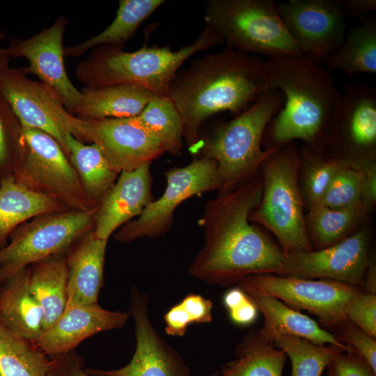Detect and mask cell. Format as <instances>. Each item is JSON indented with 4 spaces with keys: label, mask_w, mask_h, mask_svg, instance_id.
Instances as JSON below:
<instances>
[{
    "label": "cell",
    "mask_w": 376,
    "mask_h": 376,
    "mask_svg": "<svg viewBox=\"0 0 376 376\" xmlns=\"http://www.w3.org/2000/svg\"><path fill=\"white\" fill-rule=\"evenodd\" d=\"M263 189L262 178L253 177L205 203L200 219L204 242L189 266L190 275L221 286L252 275H281L283 251L249 223Z\"/></svg>",
    "instance_id": "obj_1"
},
{
    "label": "cell",
    "mask_w": 376,
    "mask_h": 376,
    "mask_svg": "<svg viewBox=\"0 0 376 376\" xmlns=\"http://www.w3.org/2000/svg\"><path fill=\"white\" fill-rule=\"evenodd\" d=\"M270 88L267 60L226 48L195 58L178 71L169 97L182 118L183 138L193 152L205 120L222 111L240 113Z\"/></svg>",
    "instance_id": "obj_2"
},
{
    "label": "cell",
    "mask_w": 376,
    "mask_h": 376,
    "mask_svg": "<svg viewBox=\"0 0 376 376\" xmlns=\"http://www.w3.org/2000/svg\"><path fill=\"white\" fill-rule=\"evenodd\" d=\"M272 88L284 103L267 125L265 149L280 148L300 139L320 150L342 93L321 65L302 54L268 58Z\"/></svg>",
    "instance_id": "obj_3"
},
{
    "label": "cell",
    "mask_w": 376,
    "mask_h": 376,
    "mask_svg": "<svg viewBox=\"0 0 376 376\" xmlns=\"http://www.w3.org/2000/svg\"><path fill=\"white\" fill-rule=\"evenodd\" d=\"M222 43L219 33L205 24L191 44L177 51L169 46L144 45L134 52H125L123 46H100L77 64L75 76L88 88L134 85L154 95L169 96L171 83L183 63L197 52Z\"/></svg>",
    "instance_id": "obj_4"
},
{
    "label": "cell",
    "mask_w": 376,
    "mask_h": 376,
    "mask_svg": "<svg viewBox=\"0 0 376 376\" xmlns=\"http://www.w3.org/2000/svg\"><path fill=\"white\" fill-rule=\"evenodd\" d=\"M284 103L281 92L270 88L233 119L218 125L193 153L213 159L222 180L220 194L249 180L279 148L262 147L265 131Z\"/></svg>",
    "instance_id": "obj_5"
},
{
    "label": "cell",
    "mask_w": 376,
    "mask_h": 376,
    "mask_svg": "<svg viewBox=\"0 0 376 376\" xmlns=\"http://www.w3.org/2000/svg\"><path fill=\"white\" fill-rule=\"evenodd\" d=\"M300 164L294 141L281 146L265 161L261 166L262 198L249 217L275 235L284 253L314 249L306 230L298 184Z\"/></svg>",
    "instance_id": "obj_6"
},
{
    "label": "cell",
    "mask_w": 376,
    "mask_h": 376,
    "mask_svg": "<svg viewBox=\"0 0 376 376\" xmlns=\"http://www.w3.org/2000/svg\"><path fill=\"white\" fill-rule=\"evenodd\" d=\"M204 20L226 48L268 58L301 54L272 0H207Z\"/></svg>",
    "instance_id": "obj_7"
},
{
    "label": "cell",
    "mask_w": 376,
    "mask_h": 376,
    "mask_svg": "<svg viewBox=\"0 0 376 376\" xmlns=\"http://www.w3.org/2000/svg\"><path fill=\"white\" fill-rule=\"evenodd\" d=\"M97 210L70 209L45 213L17 227L0 250V284L35 263L67 253L94 230Z\"/></svg>",
    "instance_id": "obj_8"
},
{
    "label": "cell",
    "mask_w": 376,
    "mask_h": 376,
    "mask_svg": "<svg viewBox=\"0 0 376 376\" xmlns=\"http://www.w3.org/2000/svg\"><path fill=\"white\" fill-rule=\"evenodd\" d=\"M24 145L13 173L15 181L35 193L49 196L69 209L92 210L77 173L59 143L40 130L22 126Z\"/></svg>",
    "instance_id": "obj_9"
},
{
    "label": "cell",
    "mask_w": 376,
    "mask_h": 376,
    "mask_svg": "<svg viewBox=\"0 0 376 376\" xmlns=\"http://www.w3.org/2000/svg\"><path fill=\"white\" fill-rule=\"evenodd\" d=\"M247 295L278 299L289 307L315 315L329 329L336 330L347 321L346 311L361 288L329 279H308L276 274H258L236 284Z\"/></svg>",
    "instance_id": "obj_10"
},
{
    "label": "cell",
    "mask_w": 376,
    "mask_h": 376,
    "mask_svg": "<svg viewBox=\"0 0 376 376\" xmlns=\"http://www.w3.org/2000/svg\"><path fill=\"white\" fill-rule=\"evenodd\" d=\"M166 187L163 194L152 201L135 220L130 221L114 234L117 242L127 244L136 240L156 238L172 227L175 209L185 200L221 189L222 180L213 159L195 158L183 167L164 173Z\"/></svg>",
    "instance_id": "obj_11"
},
{
    "label": "cell",
    "mask_w": 376,
    "mask_h": 376,
    "mask_svg": "<svg viewBox=\"0 0 376 376\" xmlns=\"http://www.w3.org/2000/svg\"><path fill=\"white\" fill-rule=\"evenodd\" d=\"M0 92L22 126L52 136L68 156L65 137L70 134L84 142L82 120L69 112L57 93L41 81L30 79L24 67L9 68L0 78Z\"/></svg>",
    "instance_id": "obj_12"
},
{
    "label": "cell",
    "mask_w": 376,
    "mask_h": 376,
    "mask_svg": "<svg viewBox=\"0 0 376 376\" xmlns=\"http://www.w3.org/2000/svg\"><path fill=\"white\" fill-rule=\"evenodd\" d=\"M368 248V233L361 228L324 249L284 253L280 276L329 279L363 288Z\"/></svg>",
    "instance_id": "obj_13"
},
{
    "label": "cell",
    "mask_w": 376,
    "mask_h": 376,
    "mask_svg": "<svg viewBox=\"0 0 376 376\" xmlns=\"http://www.w3.org/2000/svg\"><path fill=\"white\" fill-rule=\"evenodd\" d=\"M277 8L301 54L320 65L345 39V17L334 0H290Z\"/></svg>",
    "instance_id": "obj_14"
},
{
    "label": "cell",
    "mask_w": 376,
    "mask_h": 376,
    "mask_svg": "<svg viewBox=\"0 0 376 376\" xmlns=\"http://www.w3.org/2000/svg\"><path fill=\"white\" fill-rule=\"evenodd\" d=\"M149 295L131 289L128 313L135 324L136 348L125 366L110 370L86 368L92 376H190L181 355L172 348L153 326L148 314Z\"/></svg>",
    "instance_id": "obj_15"
},
{
    "label": "cell",
    "mask_w": 376,
    "mask_h": 376,
    "mask_svg": "<svg viewBox=\"0 0 376 376\" xmlns=\"http://www.w3.org/2000/svg\"><path fill=\"white\" fill-rule=\"evenodd\" d=\"M68 22L66 17L60 15L49 28L31 38L11 39L6 49L10 58H26V73L35 75L51 86L73 113L82 95L70 81L65 66L63 40Z\"/></svg>",
    "instance_id": "obj_16"
},
{
    "label": "cell",
    "mask_w": 376,
    "mask_h": 376,
    "mask_svg": "<svg viewBox=\"0 0 376 376\" xmlns=\"http://www.w3.org/2000/svg\"><path fill=\"white\" fill-rule=\"evenodd\" d=\"M331 144L340 159L360 164L373 159L376 143V92L373 87L349 83L334 111Z\"/></svg>",
    "instance_id": "obj_17"
},
{
    "label": "cell",
    "mask_w": 376,
    "mask_h": 376,
    "mask_svg": "<svg viewBox=\"0 0 376 376\" xmlns=\"http://www.w3.org/2000/svg\"><path fill=\"white\" fill-rule=\"evenodd\" d=\"M84 143L96 145L119 173L152 162L165 150L150 133L130 118L82 120Z\"/></svg>",
    "instance_id": "obj_18"
},
{
    "label": "cell",
    "mask_w": 376,
    "mask_h": 376,
    "mask_svg": "<svg viewBox=\"0 0 376 376\" xmlns=\"http://www.w3.org/2000/svg\"><path fill=\"white\" fill-rule=\"evenodd\" d=\"M130 317L128 312L107 310L98 303L67 306L33 343L53 359L75 350L91 336L123 327Z\"/></svg>",
    "instance_id": "obj_19"
},
{
    "label": "cell",
    "mask_w": 376,
    "mask_h": 376,
    "mask_svg": "<svg viewBox=\"0 0 376 376\" xmlns=\"http://www.w3.org/2000/svg\"><path fill=\"white\" fill-rule=\"evenodd\" d=\"M150 168L148 163L120 173L97 210L93 231L98 238L108 240L116 230L139 217L153 201Z\"/></svg>",
    "instance_id": "obj_20"
},
{
    "label": "cell",
    "mask_w": 376,
    "mask_h": 376,
    "mask_svg": "<svg viewBox=\"0 0 376 376\" xmlns=\"http://www.w3.org/2000/svg\"><path fill=\"white\" fill-rule=\"evenodd\" d=\"M107 241L98 238L91 230L66 253L67 306L98 303L104 282Z\"/></svg>",
    "instance_id": "obj_21"
},
{
    "label": "cell",
    "mask_w": 376,
    "mask_h": 376,
    "mask_svg": "<svg viewBox=\"0 0 376 376\" xmlns=\"http://www.w3.org/2000/svg\"><path fill=\"white\" fill-rule=\"evenodd\" d=\"M248 296L264 317L263 327L256 331L267 342L269 343L274 335L284 334L304 338L318 345H331L354 352L314 320L278 299L265 295Z\"/></svg>",
    "instance_id": "obj_22"
},
{
    "label": "cell",
    "mask_w": 376,
    "mask_h": 376,
    "mask_svg": "<svg viewBox=\"0 0 376 376\" xmlns=\"http://www.w3.org/2000/svg\"><path fill=\"white\" fill-rule=\"evenodd\" d=\"M43 310L31 295L28 267L0 284V323L33 343L44 331Z\"/></svg>",
    "instance_id": "obj_23"
},
{
    "label": "cell",
    "mask_w": 376,
    "mask_h": 376,
    "mask_svg": "<svg viewBox=\"0 0 376 376\" xmlns=\"http://www.w3.org/2000/svg\"><path fill=\"white\" fill-rule=\"evenodd\" d=\"M81 99L73 113L84 120L127 118L139 114L154 95L134 85L84 87Z\"/></svg>",
    "instance_id": "obj_24"
},
{
    "label": "cell",
    "mask_w": 376,
    "mask_h": 376,
    "mask_svg": "<svg viewBox=\"0 0 376 376\" xmlns=\"http://www.w3.org/2000/svg\"><path fill=\"white\" fill-rule=\"evenodd\" d=\"M70 210L57 200L31 191L17 183L13 175L0 179V250L12 232L40 214Z\"/></svg>",
    "instance_id": "obj_25"
},
{
    "label": "cell",
    "mask_w": 376,
    "mask_h": 376,
    "mask_svg": "<svg viewBox=\"0 0 376 376\" xmlns=\"http://www.w3.org/2000/svg\"><path fill=\"white\" fill-rule=\"evenodd\" d=\"M65 141L68 157L86 199L91 209L98 208L120 173L111 166L96 145L81 142L70 134L65 135Z\"/></svg>",
    "instance_id": "obj_26"
},
{
    "label": "cell",
    "mask_w": 376,
    "mask_h": 376,
    "mask_svg": "<svg viewBox=\"0 0 376 376\" xmlns=\"http://www.w3.org/2000/svg\"><path fill=\"white\" fill-rule=\"evenodd\" d=\"M28 270L30 292L43 310L45 330L58 320L67 306L66 253L35 263Z\"/></svg>",
    "instance_id": "obj_27"
},
{
    "label": "cell",
    "mask_w": 376,
    "mask_h": 376,
    "mask_svg": "<svg viewBox=\"0 0 376 376\" xmlns=\"http://www.w3.org/2000/svg\"><path fill=\"white\" fill-rule=\"evenodd\" d=\"M165 1L164 0H120L116 17L101 33L77 45L64 47V54L79 56L103 45L124 47L140 25Z\"/></svg>",
    "instance_id": "obj_28"
},
{
    "label": "cell",
    "mask_w": 376,
    "mask_h": 376,
    "mask_svg": "<svg viewBox=\"0 0 376 376\" xmlns=\"http://www.w3.org/2000/svg\"><path fill=\"white\" fill-rule=\"evenodd\" d=\"M235 353L234 360L211 376H283L287 355L256 331L244 336Z\"/></svg>",
    "instance_id": "obj_29"
},
{
    "label": "cell",
    "mask_w": 376,
    "mask_h": 376,
    "mask_svg": "<svg viewBox=\"0 0 376 376\" xmlns=\"http://www.w3.org/2000/svg\"><path fill=\"white\" fill-rule=\"evenodd\" d=\"M368 210L362 202L345 208L310 207L305 221L313 248L324 249L350 236L366 217Z\"/></svg>",
    "instance_id": "obj_30"
},
{
    "label": "cell",
    "mask_w": 376,
    "mask_h": 376,
    "mask_svg": "<svg viewBox=\"0 0 376 376\" xmlns=\"http://www.w3.org/2000/svg\"><path fill=\"white\" fill-rule=\"evenodd\" d=\"M327 71L341 70L349 77L376 73V20L371 19L350 31L324 62Z\"/></svg>",
    "instance_id": "obj_31"
},
{
    "label": "cell",
    "mask_w": 376,
    "mask_h": 376,
    "mask_svg": "<svg viewBox=\"0 0 376 376\" xmlns=\"http://www.w3.org/2000/svg\"><path fill=\"white\" fill-rule=\"evenodd\" d=\"M130 119L155 137L165 152L172 155L180 152L183 147V123L169 96L153 95L141 112Z\"/></svg>",
    "instance_id": "obj_32"
},
{
    "label": "cell",
    "mask_w": 376,
    "mask_h": 376,
    "mask_svg": "<svg viewBox=\"0 0 376 376\" xmlns=\"http://www.w3.org/2000/svg\"><path fill=\"white\" fill-rule=\"evenodd\" d=\"M52 359L0 323V376H48Z\"/></svg>",
    "instance_id": "obj_33"
},
{
    "label": "cell",
    "mask_w": 376,
    "mask_h": 376,
    "mask_svg": "<svg viewBox=\"0 0 376 376\" xmlns=\"http://www.w3.org/2000/svg\"><path fill=\"white\" fill-rule=\"evenodd\" d=\"M269 343L289 357L292 364L290 376H322L328 364L345 352L335 345H318L304 338L284 334L274 335Z\"/></svg>",
    "instance_id": "obj_34"
},
{
    "label": "cell",
    "mask_w": 376,
    "mask_h": 376,
    "mask_svg": "<svg viewBox=\"0 0 376 376\" xmlns=\"http://www.w3.org/2000/svg\"><path fill=\"white\" fill-rule=\"evenodd\" d=\"M23 145L22 125L0 92V179L13 175Z\"/></svg>",
    "instance_id": "obj_35"
},
{
    "label": "cell",
    "mask_w": 376,
    "mask_h": 376,
    "mask_svg": "<svg viewBox=\"0 0 376 376\" xmlns=\"http://www.w3.org/2000/svg\"><path fill=\"white\" fill-rule=\"evenodd\" d=\"M364 176L363 166L349 162L334 175L319 205L330 208H345L361 202Z\"/></svg>",
    "instance_id": "obj_36"
},
{
    "label": "cell",
    "mask_w": 376,
    "mask_h": 376,
    "mask_svg": "<svg viewBox=\"0 0 376 376\" xmlns=\"http://www.w3.org/2000/svg\"><path fill=\"white\" fill-rule=\"evenodd\" d=\"M303 154L308 159L309 165L302 199L310 208L319 205L334 175L350 162L334 157L322 158L314 155L312 149L305 150Z\"/></svg>",
    "instance_id": "obj_37"
},
{
    "label": "cell",
    "mask_w": 376,
    "mask_h": 376,
    "mask_svg": "<svg viewBox=\"0 0 376 376\" xmlns=\"http://www.w3.org/2000/svg\"><path fill=\"white\" fill-rule=\"evenodd\" d=\"M336 331V339L363 359L376 373V338L348 320Z\"/></svg>",
    "instance_id": "obj_38"
},
{
    "label": "cell",
    "mask_w": 376,
    "mask_h": 376,
    "mask_svg": "<svg viewBox=\"0 0 376 376\" xmlns=\"http://www.w3.org/2000/svg\"><path fill=\"white\" fill-rule=\"evenodd\" d=\"M347 320L376 338V294L361 290L350 301Z\"/></svg>",
    "instance_id": "obj_39"
},
{
    "label": "cell",
    "mask_w": 376,
    "mask_h": 376,
    "mask_svg": "<svg viewBox=\"0 0 376 376\" xmlns=\"http://www.w3.org/2000/svg\"><path fill=\"white\" fill-rule=\"evenodd\" d=\"M223 304L230 320L239 326H248L255 322L258 310L249 296L235 286L226 292Z\"/></svg>",
    "instance_id": "obj_40"
},
{
    "label": "cell",
    "mask_w": 376,
    "mask_h": 376,
    "mask_svg": "<svg viewBox=\"0 0 376 376\" xmlns=\"http://www.w3.org/2000/svg\"><path fill=\"white\" fill-rule=\"evenodd\" d=\"M327 368L326 376H376L370 365L354 352H342Z\"/></svg>",
    "instance_id": "obj_41"
},
{
    "label": "cell",
    "mask_w": 376,
    "mask_h": 376,
    "mask_svg": "<svg viewBox=\"0 0 376 376\" xmlns=\"http://www.w3.org/2000/svg\"><path fill=\"white\" fill-rule=\"evenodd\" d=\"M187 313L191 324L209 323L212 320L213 304L201 295L189 293L180 302Z\"/></svg>",
    "instance_id": "obj_42"
},
{
    "label": "cell",
    "mask_w": 376,
    "mask_h": 376,
    "mask_svg": "<svg viewBox=\"0 0 376 376\" xmlns=\"http://www.w3.org/2000/svg\"><path fill=\"white\" fill-rule=\"evenodd\" d=\"M52 359L48 376H92L86 371L83 358L75 350Z\"/></svg>",
    "instance_id": "obj_43"
},
{
    "label": "cell",
    "mask_w": 376,
    "mask_h": 376,
    "mask_svg": "<svg viewBox=\"0 0 376 376\" xmlns=\"http://www.w3.org/2000/svg\"><path fill=\"white\" fill-rule=\"evenodd\" d=\"M165 322V332L169 336L182 337L185 335L191 320L178 303L168 310L163 316Z\"/></svg>",
    "instance_id": "obj_44"
},
{
    "label": "cell",
    "mask_w": 376,
    "mask_h": 376,
    "mask_svg": "<svg viewBox=\"0 0 376 376\" xmlns=\"http://www.w3.org/2000/svg\"><path fill=\"white\" fill-rule=\"evenodd\" d=\"M364 176L361 187V202L370 209L376 201V166L373 159L362 164Z\"/></svg>",
    "instance_id": "obj_45"
},
{
    "label": "cell",
    "mask_w": 376,
    "mask_h": 376,
    "mask_svg": "<svg viewBox=\"0 0 376 376\" xmlns=\"http://www.w3.org/2000/svg\"><path fill=\"white\" fill-rule=\"evenodd\" d=\"M344 16L359 17L376 9L375 0H334Z\"/></svg>",
    "instance_id": "obj_46"
},
{
    "label": "cell",
    "mask_w": 376,
    "mask_h": 376,
    "mask_svg": "<svg viewBox=\"0 0 376 376\" xmlns=\"http://www.w3.org/2000/svg\"><path fill=\"white\" fill-rule=\"evenodd\" d=\"M363 288L366 292L376 294V266L373 260L369 261Z\"/></svg>",
    "instance_id": "obj_47"
},
{
    "label": "cell",
    "mask_w": 376,
    "mask_h": 376,
    "mask_svg": "<svg viewBox=\"0 0 376 376\" xmlns=\"http://www.w3.org/2000/svg\"><path fill=\"white\" fill-rule=\"evenodd\" d=\"M10 59L6 48H0V78L10 68Z\"/></svg>",
    "instance_id": "obj_48"
}]
</instances>
